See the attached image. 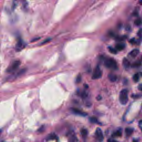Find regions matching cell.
<instances>
[{
    "label": "cell",
    "instance_id": "cell-11",
    "mask_svg": "<svg viewBox=\"0 0 142 142\" xmlns=\"http://www.w3.org/2000/svg\"><path fill=\"white\" fill-rule=\"evenodd\" d=\"M139 50L135 49L130 52L129 53V55H130V56H131V57H136L137 55L139 54Z\"/></svg>",
    "mask_w": 142,
    "mask_h": 142
},
{
    "label": "cell",
    "instance_id": "cell-5",
    "mask_svg": "<svg viewBox=\"0 0 142 142\" xmlns=\"http://www.w3.org/2000/svg\"><path fill=\"white\" fill-rule=\"evenodd\" d=\"M95 136L97 140L99 141H102L104 139V136L103 134L102 130L101 129L99 128H97V129L96 130V133H95Z\"/></svg>",
    "mask_w": 142,
    "mask_h": 142
},
{
    "label": "cell",
    "instance_id": "cell-26",
    "mask_svg": "<svg viewBox=\"0 0 142 142\" xmlns=\"http://www.w3.org/2000/svg\"><path fill=\"white\" fill-rule=\"evenodd\" d=\"M112 142H116V141H112Z\"/></svg>",
    "mask_w": 142,
    "mask_h": 142
},
{
    "label": "cell",
    "instance_id": "cell-25",
    "mask_svg": "<svg viewBox=\"0 0 142 142\" xmlns=\"http://www.w3.org/2000/svg\"><path fill=\"white\" fill-rule=\"evenodd\" d=\"M139 3H140L141 5H142V0H140V1H139Z\"/></svg>",
    "mask_w": 142,
    "mask_h": 142
},
{
    "label": "cell",
    "instance_id": "cell-6",
    "mask_svg": "<svg viewBox=\"0 0 142 142\" xmlns=\"http://www.w3.org/2000/svg\"><path fill=\"white\" fill-rule=\"evenodd\" d=\"M25 43L21 39H19L18 41V42H17L16 46V49L17 51H20L22 50H23L24 48H25Z\"/></svg>",
    "mask_w": 142,
    "mask_h": 142
},
{
    "label": "cell",
    "instance_id": "cell-4",
    "mask_svg": "<svg viewBox=\"0 0 142 142\" xmlns=\"http://www.w3.org/2000/svg\"><path fill=\"white\" fill-rule=\"evenodd\" d=\"M102 75V72L100 70L99 66L96 67L93 71V73L92 75V79H98L101 78Z\"/></svg>",
    "mask_w": 142,
    "mask_h": 142
},
{
    "label": "cell",
    "instance_id": "cell-13",
    "mask_svg": "<svg viewBox=\"0 0 142 142\" xmlns=\"http://www.w3.org/2000/svg\"><path fill=\"white\" fill-rule=\"evenodd\" d=\"M126 134L127 136H130L133 132V129L130 128H127L125 130Z\"/></svg>",
    "mask_w": 142,
    "mask_h": 142
},
{
    "label": "cell",
    "instance_id": "cell-2",
    "mask_svg": "<svg viewBox=\"0 0 142 142\" xmlns=\"http://www.w3.org/2000/svg\"><path fill=\"white\" fill-rule=\"evenodd\" d=\"M105 65L107 68L112 69V70H117L118 68L117 62L111 58L106 59L105 61Z\"/></svg>",
    "mask_w": 142,
    "mask_h": 142
},
{
    "label": "cell",
    "instance_id": "cell-7",
    "mask_svg": "<svg viewBox=\"0 0 142 142\" xmlns=\"http://www.w3.org/2000/svg\"><path fill=\"white\" fill-rule=\"evenodd\" d=\"M71 111L73 113H74L76 115H78V116H86L87 115V114L85 112H83L82 110H79L77 108H72L71 109Z\"/></svg>",
    "mask_w": 142,
    "mask_h": 142
},
{
    "label": "cell",
    "instance_id": "cell-12",
    "mask_svg": "<svg viewBox=\"0 0 142 142\" xmlns=\"http://www.w3.org/2000/svg\"><path fill=\"white\" fill-rule=\"evenodd\" d=\"M125 48V44L123 43H118L116 46V49L117 51H122Z\"/></svg>",
    "mask_w": 142,
    "mask_h": 142
},
{
    "label": "cell",
    "instance_id": "cell-23",
    "mask_svg": "<svg viewBox=\"0 0 142 142\" xmlns=\"http://www.w3.org/2000/svg\"><path fill=\"white\" fill-rule=\"evenodd\" d=\"M139 127L140 128V129L142 130V121H139Z\"/></svg>",
    "mask_w": 142,
    "mask_h": 142
},
{
    "label": "cell",
    "instance_id": "cell-8",
    "mask_svg": "<svg viewBox=\"0 0 142 142\" xmlns=\"http://www.w3.org/2000/svg\"><path fill=\"white\" fill-rule=\"evenodd\" d=\"M68 141L69 142H77V138L76 137L75 135L74 134V133H72L70 134V136L68 137Z\"/></svg>",
    "mask_w": 142,
    "mask_h": 142
},
{
    "label": "cell",
    "instance_id": "cell-9",
    "mask_svg": "<svg viewBox=\"0 0 142 142\" xmlns=\"http://www.w3.org/2000/svg\"><path fill=\"white\" fill-rule=\"evenodd\" d=\"M123 65L124 68L126 69H128L129 68L130 65V62L128 60V59H127L126 58H124L123 60Z\"/></svg>",
    "mask_w": 142,
    "mask_h": 142
},
{
    "label": "cell",
    "instance_id": "cell-16",
    "mask_svg": "<svg viewBox=\"0 0 142 142\" xmlns=\"http://www.w3.org/2000/svg\"><path fill=\"white\" fill-rule=\"evenodd\" d=\"M108 50H109V51L112 54H115L117 53V50L116 49H114V48H113L111 47H109L108 48Z\"/></svg>",
    "mask_w": 142,
    "mask_h": 142
},
{
    "label": "cell",
    "instance_id": "cell-27",
    "mask_svg": "<svg viewBox=\"0 0 142 142\" xmlns=\"http://www.w3.org/2000/svg\"><path fill=\"white\" fill-rule=\"evenodd\" d=\"M0 132H1V130H0Z\"/></svg>",
    "mask_w": 142,
    "mask_h": 142
},
{
    "label": "cell",
    "instance_id": "cell-22",
    "mask_svg": "<svg viewBox=\"0 0 142 142\" xmlns=\"http://www.w3.org/2000/svg\"><path fill=\"white\" fill-rule=\"evenodd\" d=\"M81 76L80 74H79L77 78V79H76V82L77 83H79L81 82Z\"/></svg>",
    "mask_w": 142,
    "mask_h": 142
},
{
    "label": "cell",
    "instance_id": "cell-28",
    "mask_svg": "<svg viewBox=\"0 0 142 142\" xmlns=\"http://www.w3.org/2000/svg\"><path fill=\"white\" fill-rule=\"evenodd\" d=\"M141 58H142V57H141Z\"/></svg>",
    "mask_w": 142,
    "mask_h": 142
},
{
    "label": "cell",
    "instance_id": "cell-19",
    "mask_svg": "<svg viewBox=\"0 0 142 142\" xmlns=\"http://www.w3.org/2000/svg\"><path fill=\"white\" fill-rule=\"evenodd\" d=\"M113 136L115 137H121V136H122V130H117L116 133H114Z\"/></svg>",
    "mask_w": 142,
    "mask_h": 142
},
{
    "label": "cell",
    "instance_id": "cell-17",
    "mask_svg": "<svg viewBox=\"0 0 142 142\" xmlns=\"http://www.w3.org/2000/svg\"><path fill=\"white\" fill-rule=\"evenodd\" d=\"M133 81L135 82H137L138 81H139V74H138V73L135 74L133 75Z\"/></svg>",
    "mask_w": 142,
    "mask_h": 142
},
{
    "label": "cell",
    "instance_id": "cell-24",
    "mask_svg": "<svg viewBox=\"0 0 142 142\" xmlns=\"http://www.w3.org/2000/svg\"><path fill=\"white\" fill-rule=\"evenodd\" d=\"M138 89H139V90H140V91H142V84H140L139 85V86H138Z\"/></svg>",
    "mask_w": 142,
    "mask_h": 142
},
{
    "label": "cell",
    "instance_id": "cell-10",
    "mask_svg": "<svg viewBox=\"0 0 142 142\" xmlns=\"http://www.w3.org/2000/svg\"><path fill=\"white\" fill-rule=\"evenodd\" d=\"M108 79H109L110 81H111L112 82H114L117 81V75L114 74L109 73L108 74Z\"/></svg>",
    "mask_w": 142,
    "mask_h": 142
},
{
    "label": "cell",
    "instance_id": "cell-21",
    "mask_svg": "<svg viewBox=\"0 0 142 142\" xmlns=\"http://www.w3.org/2000/svg\"><path fill=\"white\" fill-rule=\"evenodd\" d=\"M90 121L92 123H97V119L94 117H92L90 118Z\"/></svg>",
    "mask_w": 142,
    "mask_h": 142
},
{
    "label": "cell",
    "instance_id": "cell-1",
    "mask_svg": "<svg viewBox=\"0 0 142 142\" xmlns=\"http://www.w3.org/2000/svg\"><path fill=\"white\" fill-rule=\"evenodd\" d=\"M119 99L122 105H126L128 101V91L126 89H123L119 93Z\"/></svg>",
    "mask_w": 142,
    "mask_h": 142
},
{
    "label": "cell",
    "instance_id": "cell-3",
    "mask_svg": "<svg viewBox=\"0 0 142 142\" xmlns=\"http://www.w3.org/2000/svg\"><path fill=\"white\" fill-rule=\"evenodd\" d=\"M21 64V62L20 61H15L9 65V67L7 69V72L11 73L16 70L18 68Z\"/></svg>",
    "mask_w": 142,
    "mask_h": 142
},
{
    "label": "cell",
    "instance_id": "cell-14",
    "mask_svg": "<svg viewBox=\"0 0 142 142\" xmlns=\"http://www.w3.org/2000/svg\"><path fill=\"white\" fill-rule=\"evenodd\" d=\"M141 65V61H137L132 64L131 67H134V68H137V67H140Z\"/></svg>",
    "mask_w": 142,
    "mask_h": 142
},
{
    "label": "cell",
    "instance_id": "cell-15",
    "mask_svg": "<svg viewBox=\"0 0 142 142\" xmlns=\"http://www.w3.org/2000/svg\"><path fill=\"white\" fill-rule=\"evenodd\" d=\"M81 133L82 134V136L83 138H86L88 134L87 130H86V129H82L81 131Z\"/></svg>",
    "mask_w": 142,
    "mask_h": 142
},
{
    "label": "cell",
    "instance_id": "cell-18",
    "mask_svg": "<svg viewBox=\"0 0 142 142\" xmlns=\"http://www.w3.org/2000/svg\"><path fill=\"white\" fill-rule=\"evenodd\" d=\"M134 23H135V25H137V26H140L142 24V21H141V19H140V18L137 19L134 21Z\"/></svg>",
    "mask_w": 142,
    "mask_h": 142
},
{
    "label": "cell",
    "instance_id": "cell-20",
    "mask_svg": "<svg viewBox=\"0 0 142 142\" xmlns=\"http://www.w3.org/2000/svg\"><path fill=\"white\" fill-rule=\"evenodd\" d=\"M56 138V135H55L54 134H50L49 137H48V139L52 140V139H55Z\"/></svg>",
    "mask_w": 142,
    "mask_h": 142
}]
</instances>
